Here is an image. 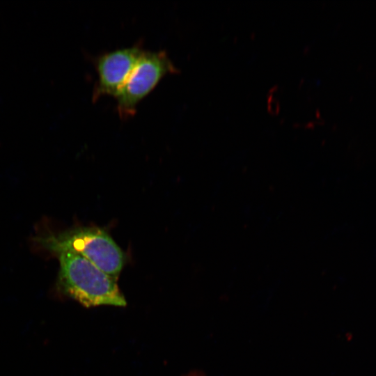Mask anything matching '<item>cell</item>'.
<instances>
[{
	"instance_id": "4",
	"label": "cell",
	"mask_w": 376,
	"mask_h": 376,
	"mask_svg": "<svg viewBox=\"0 0 376 376\" xmlns=\"http://www.w3.org/2000/svg\"><path fill=\"white\" fill-rule=\"evenodd\" d=\"M139 47L120 49L104 54L96 61L97 81L95 85L93 100L103 95L116 96L126 82L142 55Z\"/></svg>"
},
{
	"instance_id": "3",
	"label": "cell",
	"mask_w": 376,
	"mask_h": 376,
	"mask_svg": "<svg viewBox=\"0 0 376 376\" xmlns=\"http://www.w3.org/2000/svg\"><path fill=\"white\" fill-rule=\"evenodd\" d=\"M178 70L164 52H143L126 82L115 96L123 119L133 116L141 100L166 75Z\"/></svg>"
},
{
	"instance_id": "2",
	"label": "cell",
	"mask_w": 376,
	"mask_h": 376,
	"mask_svg": "<svg viewBox=\"0 0 376 376\" xmlns=\"http://www.w3.org/2000/svg\"><path fill=\"white\" fill-rule=\"evenodd\" d=\"M44 249L56 254H79L117 280L125 264V255L112 237L96 227H81L37 237Z\"/></svg>"
},
{
	"instance_id": "1",
	"label": "cell",
	"mask_w": 376,
	"mask_h": 376,
	"mask_svg": "<svg viewBox=\"0 0 376 376\" xmlns=\"http://www.w3.org/2000/svg\"><path fill=\"white\" fill-rule=\"evenodd\" d=\"M57 256L59 261L58 286L65 295L85 307L126 305L116 279L79 254L61 252Z\"/></svg>"
}]
</instances>
